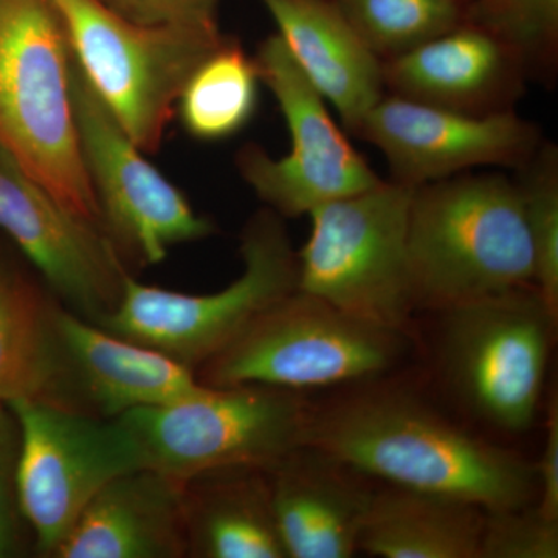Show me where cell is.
Listing matches in <instances>:
<instances>
[{
	"mask_svg": "<svg viewBox=\"0 0 558 558\" xmlns=\"http://www.w3.org/2000/svg\"><path fill=\"white\" fill-rule=\"evenodd\" d=\"M60 330L84 409L92 416L116 418L157 409L205 388L196 371L178 360L116 336L64 307Z\"/></svg>",
	"mask_w": 558,
	"mask_h": 558,
	"instance_id": "cell-16",
	"label": "cell"
},
{
	"mask_svg": "<svg viewBox=\"0 0 558 558\" xmlns=\"http://www.w3.org/2000/svg\"><path fill=\"white\" fill-rule=\"evenodd\" d=\"M470 20L515 47L531 80L553 86L558 70V0H470Z\"/></svg>",
	"mask_w": 558,
	"mask_h": 558,
	"instance_id": "cell-26",
	"label": "cell"
},
{
	"mask_svg": "<svg viewBox=\"0 0 558 558\" xmlns=\"http://www.w3.org/2000/svg\"><path fill=\"white\" fill-rule=\"evenodd\" d=\"M282 219L264 208L248 220L241 238L244 271L229 288L189 295L142 284L130 275L119 306L97 325L197 371L299 289V253Z\"/></svg>",
	"mask_w": 558,
	"mask_h": 558,
	"instance_id": "cell-5",
	"label": "cell"
},
{
	"mask_svg": "<svg viewBox=\"0 0 558 558\" xmlns=\"http://www.w3.org/2000/svg\"><path fill=\"white\" fill-rule=\"evenodd\" d=\"M414 189L381 180L310 213L299 289L351 317L400 330L414 310L407 231Z\"/></svg>",
	"mask_w": 558,
	"mask_h": 558,
	"instance_id": "cell-7",
	"label": "cell"
},
{
	"mask_svg": "<svg viewBox=\"0 0 558 558\" xmlns=\"http://www.w3.org/2000/svg\"><path fill=\"white\" fill-rule=\"evenodd\" d=\"M451 377L481 417L510 433L537 416L557 322L535 288L509 290L446 311Z\"/></svg>",
	"mask_w": 558,
	"mask_h": 558,
	"instance_id": "cell-12",
	"label": "cell"
},
{
	"mask_svg": "<svg viewBox=\"0 0 558 558\" xmlns=\"http://www.w3.org/2000/svg\"><path fill=\"white\" fill-rule=\"evenodd\" d=\"M120 418L134 433L145 468L185 483L208 470L270 469L306 446L312 411L296 391L238 385L205 387Z\"/></svg>",
	"mask_w": 558,
	"mask_h": 558,
	"instance_id": "cell-8",
	"label": "cell"
},
{
	"mask_svg": "<svg viewBox=\"0 0 558 558\" xmlns=\"http://www.w3.org/2000/svg\"><path fill=\"white\" fill-rule=\"evenodd\" d=\"M255 62L292 138L290 154L281 159H274L253 143L238 153L241 178L267 208L281 218H299L319 205L381 182L329 116L325 98L312 86L278 33L263 40Z\"/></svg>",
	"mask_w": 558,
	"mask_h": 558,
	"instance_id": "cell-11",
	"label": "cell"
},
{
	"mask_svg": "<svg viewBox=\"0 0 558 558\" xmlns=\"http://www.w3.org/2000/svg\"><path fill=\"white\" fill-rule=\"evenodd\" d=\"M21 428L17 497L33 545L53 557L106 484L145 468L134 433L105 418L38 400L9 403Z\"/></svg>",
	"mask_w": 558,
	"mask_h": 558,
	"instance_id": "cell-9",
	"label": "cell"
},
{
	"mask_svg": "<svg viewBox=\"0 0 558 558\" xmlns=\"http://www.w3.org/2000/svg\"><path fill=\"white\" fill-rule=\"evenodd\" d=\"M70 65L53 0H0V150L62 207L102 229L81 156Z\"/></svg>",
	"mask_w": 558,
	"mask_h": 558,
	"instance_id": "cell-3",
	"label": "cell"
},
{
	"mask_svg": "<svg viewBox=\"0 0 558 558\" xmlns=\"http://www.w3.org/2000/svg\"><path fill=\"white\" fill-rule=\"evenodd\" d=\"M344 469L310 446L267 469L286 557L349 558L357 553L373 492L357 486Z\"/></svg>",
	"mask_w": 558,
	"mask_h": 558,
	"instance_id": "cell-18",
	"label": "cell"
},
{
	"mask_svg": "<svg viewBox=\"0 0 558 558\" xmlns=\"http://www.w3.org/2000/svg\"><path fill=\"white\" fill-rule=\"evenodd\" d=\"M381 72L389 95L476 117L513 112L531 81L519 50L472 20L381 62Z\"/></svg>",
	"mask_w": 558,
	"mask_h": 558,
	"instance_id": "cell-15",
	"label": "cell"
},
{
	"mask_svg": "<svg viewBox=\"0 0 558 558\" xmlns=\"http://www.w3.org/2000/svg\"><path fill=\"white\" fill-rule=\"evenodd\" d=\"M73 60L120 126L157 153L183 87L227 35L218 27L140 25L100 0H53Z\"/></svg>",
	"mask_w": 558,
	"mask_h": 558,
	"instance_id": "cell-4",
	"label": "cell"
},
{
	"mask_svg": "<svg viewBox=\"0 0 558 558\" xmlns=\"http://www.w3.org/2000/svg\"><path fill=\"white\" fill-rule=\"evenodd\" d=\"M354 135L379 148L392 182L417 186L484 167L520 170L545 142L513 112L476 117L385 94Z\"/></svg>",
	"mask_w": 558,
	"mask_h": 558,
	"instance_id": "cell-13",
	"label": "cell"
},
{
	"mask_svg": "<svg viewBox=\"0 0 558 558\" xmlns=\"http://www.w3.org/2000/svg\"><path fill=\"white\" fill-rule=\"evenodd\" d=\"M21 428L9 403L0 402V558L20 556L25 531H31L17 497Z\"/></svg>",
	"mask_w": 558,
	"mask_h": 558,
	"instance_id": "cell-28",
	"label": "cell"
},
{
	"mask_svg": "<svg viewBox=\"0 0 558 558\" xmlns=\"http://www.w3.org/2000/svg\"><path fill=\"white\" fill-rule=\"evenodd\" d=\"M306 446L392 487L484 510L523 508L534 495L532 465L400 392L360 396L312 413Z\"/></svg>",
	"mask_w": 558,
	"mask_h": 558,
	"instance_id": "cell-1",
	"label": "cell"
},
{
	"mask_svg": "<svg viewBox=\"0 0 558 558\" xmlns=\"http://www.w3.org/2000/svg\"><path fill=\"white\" fill-rule=\"evenodd\" d=\"M402 332L369 325L296 289L196 373L205 387H333L374 379L403 351Z\"/></svg>",
	"mask_w": 558,
	"mask_h": 558,
	"instance_id": "cell-6",
	"label": "cell"
},
{
	"mask_svg": "<svg viewBox=\"0 0 558 558\" xmlns=\"http://www.w3.org/2000/svg\"><path fill=\"white\" fill-rule=\"evenodd\" d=\"M259 72L238 39L227 36L194 70L175 113L183 130L201 142L233 137L252 121L259 102Z\"/></svg>",
	"mask_w": 558,
	"mask_h": 558,
	"instance_id": "cell-23",
	"label": "cell"
},
{
	"mask_svg": "<svg viewBox=\"0 0 558 558\" xmlns=\"http://www.w3.org/2000/svg\"><path fill=\"white\" fill-rule=\"evenodd\" d=\"M113 13L140 25L218 27L219 0H100Z\"/></svg>",
	"mask_w": 558,
	"mask_h": 558,
	"instance_id": "cell-29",
	"label": "cell"
},
{
	"mask_svg": "<svg viewBox=\"0 0 558 558\" xmlns=\"http://www.w3.org/2000/svg\"><path fill=\"white\" fill-rule=\"evenodd\" d=\"M407 260L414 310L446 312L534 288V250L517 180L470 171L414 189Z\"/></svg>",
	"mask_w": 558,
	"mask_h": 558,
	"instance_id": "cell-2",
	"label": "cell"
},
{
	"mask_svg": "<svg viewBox=\"0 0 558 558\" xmlns=\"http://www.w3.org/2000/svg\"><path fill=\"white\" fill-rule=\"evenodd\" d=\"M0 230L73 314L97 325L119 306L130 274L108 234L62 207L3 150Z\"/></svg>",
	"mask_w": 558,
	"mask_h": 558,
	"instance_id": "cell-14",
	"label": "cell"
},
{
	"mask_svg": "<svg viewBox=\"0 0 558 558\" xmlns=\"http://www.w3.org/2000/svg\"><path fill=\"white\" fill-rule=\"evenodd\" d=\"M539 499L537 509L550 520H558V402L550 400L546 418L545 449L538 462Z\"/></svg>",
	"mask_w": 558,
	"mask_h": 558,
	"instance_id": "cell-30",
	"label": "cell"
},
{
	"mask_svg": "<svg viewBox=\"0 0 558 558\" xmlns=\"http://www.w3.org/2000/svg\"><path fill=\"white\" fill-rule=\"evenodd\" d=\"M558 520L535 508L486 510L480 558H557Z\"/></svg>",
	"mask_w": 558,
	"mask_h": 558,
	"instance_id": "cell-27",
	"label": "cell"
},
{
	"mask_svg": "<svg viewBox=\"0 0 558 558\" xmlns=\"http://www.w3.org/2000/svg\"><path fill=\"white\" fill-rule=\"evenodd\" d=\"M381 62L417 49L470 20V0H336Z\"/></svg>",
	"mask_w": 558,
	"mask_h": 558,
	"instance_id": "cell-24",
	"label": "cell"
},
{
	"mask_svg": "<svg viewBox=\"0 0 558 558\" xmlns=\"http://www.w3.org/2000/svg\"><path fill=\"white\" fill-rule=\"evenodd\" d=\"M70 86L81 156L101 227L123 259L154 266L174 245L215 233L211 220L197 215L182 191L145 159L73 57Z\"/></svg>",
	"mask_w": 558,
	"mask_h": 558,
	"instance_id": "cell-10",
	"label": "cell"
},
{
	"mask_svg": "<svg viewBox=\"0 0 558 558\" xmlns=\"http://www.w3.org/2000/svg\"><path fill=\"white\" fill-rule=\"evenodd\" d=\"M58 301L0 260V402L38 400L87 413L62 344Z\"/></svg>",
	"mask_w": 558,
	"mask_h": 558,
	"instance_id": "cell-20",
	"label": "cell"
},
{
	"mask_svg": "<svg viewBox=\"0 0 558 558\" xmlns=\"http://www.w3.org/2000/svg\"><path fill=\"white\" fill-rule=\"evenodd\" d=\"M183 486L148 468L117 476L83 510L53 557H189Z\"/></svg>",
	"mask_w": 558,
	"mask_h": 558,
	"instance_id": "cell-17",
	"label": "cell"
},
{
	"mask_svg": "<svg viewBox=\"0 0 558 558\" xmlns=\"http://www.w3.org/2000/svg\"><path fill=\"white\" fill-rule=\"evenodd\" d=\"M278 35L312 86L351 134L385 97L381 61L365 46L336 0H263Z\"/></svg>",
	"mask_w": 558,
	"mask_h": 558,
	"instance_id": "cell-19",
	"label": "cell"
},
{
	"mask_svg": "<svg viewBox=\"0 0 558 558\" xmlns=\"http://www.w3.org/2000/svg\"><path fill=\"white\" fill-rule=\"evenodd\" d=\"M183 509L189 557L286 558L267 469L199 473L185 481Z\"/></svg>",
	"mask_w": 558,
	"mask_h": 558,
	"instance_id": "cell-21",
	"label": "cell"
},
{
	"mask_svg": "<svg viewBox=\"0 0 558 558\" xmlns=\"http://www.w3.org/2000/svg\"><path fill=\"white\" fill-rule=\"evenodd\" d=\"M484 513L461 499L391 486L371 495L359 550L381 558H480Z\"/></svg>",
	"mask_w": 558,
	"mask_h": 558,
	"instance_id": "cell-22",
	"label": "cell"
},
{
	"mask_svg": "<svg viewBox=\"0 0 558 558\" xmlns=\"http://www.w3.org/2000/svg\"><path fill=\"white\" fill-rule=\"evenodd\" d=\"M534 250V288L554 322L558 319V148L543 142L517 170Z\"/></svg>",
	"mask_w": 558,
	"mask_h": 558,
	"instance_id": "cell-25",
	"label": "cell"
}]
</instances>
